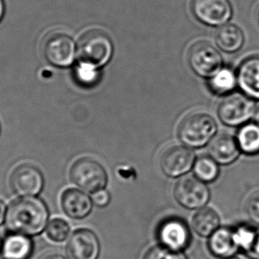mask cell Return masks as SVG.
Listing matches in <instances>:
<instances>
[{
    "mask_svg": "<svg viewBox=\"0 0 259 259\" xmlns=\"http://www.w3.org/2000/svg\"><path fill=\"white\" fill-rule=\"evenodd\" d=\"M49 210L46 202L34 196H24L12 202L7 212V226L15 234L34 236L47 226Z\"/></svg>",
    "mask_w": 259,
    "mask_h": 259,
    "instance_id": "obj_1",
    "label": "cell"
},
{
    "mask_svg": "<svg viewBox=\"0 0 259 259\" xmlns=\"http://www.w3.org/2000/svg\"><path fill=\"white\" fill-rule=\"evenodd\" d=\"M218 131L217 122L206 113H194L180 122L178 136L188 148H200L211 141Z\"/></svg>",
    "mask_w": 259,
    "mask_h": 259,
    "instance_id": "obj_2",
    "label": "cell"
},
{
    "mask_svg": "<svg viewBox=\"0 0 259 259\" xmlns=\"http://www.w3.org/2000/svg\"><path fill=\"white\" fill-rule=\"evenodd\" d=\"M113 50L111 38L101 29L87 30L80 36L77 43L80 60L95 65L98 68L110 61Z\"/></svg>",
    "mask_w": 259,
    "mask_h": 259,
    "instance_id": "obj_3",
    "label": "cell"
},
{
    "mask_svg": "<svg viewBox=\"0 0 259 259\" xmlns=\"http://www.w3.org/2000/svg\"><path fill=\"white\" fill-rule=\"evenodd\" d=\"M69 177L73 183L88 193L103 190L108 184V174L100 162L82 157L73 163Z\"/></svg>",
    "mask_w": 259,
    "mask_h": 259,
    "instance_id": "obj_4",
    "label": "cell"
},
{
    "mask_svg": "<svg viewBox=\"0 0 259 259\" xmlns=\"http://www.w3.org/2000/svg\"><path fill=\"white\" fill-rule=\"evenodd\" d=\"M188 64L198 76L210 78L221 69L223 60L219 50L211 44L199 41L189 49Z\"/></svg>",
    "mask_w": 259,
    "mask_h": 259,
    "instance_id": "obj_5",
    "label": "cell"
},
{
    "mask_svg": "<svg viewBox=\"0 0 259 259\" xmlns=\"http://www.w3.org/2000/svg\"><path fill=\"white\" fill-rule=\"evenodd\" d=\"M255 103L251 98L241 94L227 96L218 108L220 121L228 126H239L251 118L255 113Z\"/></svg>",
    "mask_w": 259,
    "mask_h": 259,
    "instance_id": "obj_6",
    "label": "cell"
},
{
    "mask_svg": "<svg viewBox=\"0 0 259 259\" xmlns=\"http://www.w3.org/2000/svg\"><path fill=\"white\" fill-rule=\"evenodd\" d=\"M191 10L198 21L211 27L225 25L233 15L229 0H192Z\"/></svg>",
    "mask_w": 259,
    "mask_h": 259,
    "instance_id": "obj_7",
    "label": "cell"
},
{
    "mask_svg": "<svg viewBox=\"0 0 259 259\" xmlns=\"http://www.w3.org/2000/svg\"><path fill=\"white\" fill-rule=\"evenodd\" d=\"M156 237L162 247L181 252L189 246L192 236L189 227L183 220L169 218L159 224Z\"/></svg>",
    "mask_w": 259,
    "mask_h": 259,
    "instance_id": "obj_8",
    "label": "cell"
},
{
    "mask_svg": "<svg viewBox=\"0 0 259 259\" xmlns=\"http://www.w3.org/2000/svg\"><path fill=\"white\" fill-rule=\"evenodd\" d=\"M43 53L46 59L52 64L67 67L74 61L76 45L71 36L66 33H51L44 41Z\"/></svg>",
    "mask_w": 259,
    "mask_h": 259,
    "instance_id": "obj_9",
    "label": "cell"
},
{
    "mask_svg": "<svg viewBox=\"0 0 259 259\" xmlns=\"http://www.w3.org/2000/svg\"><path fill=\"white\" fill-rule=\"evenodd\" d=\"M9 184L13 192L19 196H36L43 189L45 180L36 166L22 163L12 171Z\"/></svg>",
    "mask_w": 259,
    "mask_h": 259,
    "instance_id": "obj_10",
    "label": "cell"
},
{
    "mask_svg": "<svg viewBox=\"0 0 259 259\" xmlns=\"http://www.w3.org/2000/svg\"><path fill=\"white\" fill-rule=\"evenodd\" d=\"M174 196L180 205L189 209H199L209 202L210 192L204 182L197 178H185L179 181Z\"/></svg>",
    "mask_w": 259,
    "mask_h": 259,
    "instance_id": "obj_11",
    "label": "cell"
},
{
    "mask_svg": "<svg viewBox=\"0 0 259 259\" xmlns=\"http://www.w3.org/2000/svg\"><path fill=\"white\" fill-rule=\"evenodd\" d=\"M101 253V244L97 235L88 229L76 230L66 246L69 259H98Z\"/></svg>",
    "mask_w": 259,
    "mask_h": 259,
    "instance_id": "obj_12",
    "label": "cell"
},
{
    "mask_svg": "<svg viewBox=\"0 0 259 259\" xmlns=\"http://www.w3.org/2000/svg\"><path fill=\"white\" fill-rule=\"evenodd\" d=\"M195 162V155L189 148L174 146L166 149L160 161L166 176L178 178L188 172Z\"/></svg>",
    "mask_w": 259,
    "mask_h": 259,
    "instance_id": "obj_13",
    "label": "cell"
},
{
    "mask_svg": "<svg viewBox=\"0 0 259 259\" xmlns=\"http://www.w3.org/2000/svg\"><path fill=\"white\" fill-rule=\"evenodd\" d=\"M61 208L67 216L74 220H83L93 209V201L83 191L69 188L61 194Z\"/></svg>",
    "mask_w": 259,
    "mask_h": 259,
    "instance_id": "obj_14",
    "label": "cell"
},
{
    "mask_svg": "<svg viewBox=\"0 0 259 259\" xmlns=\"http://www.w3.org/2000/svg\"><path fill=\"white\" fill-rule=\"evenodd\" d=\"M238 85L245 95L259 100V55L241 62L237 73Z\"/></svg>",
    "mask_w": 259,
    "mask_h": 259,
    "instance_id": "obj_15",
    "label": "cell"
},
{
    "mask_svg": "<svg viewBox=\"0 0 259 259\" xmlns=\"http://www.w3.org/2000/svg\"><path fill=\"white\" fill-rule=\"evenodd\" d=\"M240 151L237 141L228 134H220L209 144V156L223 165L234 162L239 157Z\"/></svg>",
    "mask_w": 259,
    "mask_h": 259,
    "instance_id": "obj_16",
    "label": "cell"
},
{
    "mask_svg": "<svg viewBox=\"0 0 259 259\" xmlns=\"http://www.w3.org/2000/svg\"><path fill=\"white\" fill-rule=\"evenodd\" d=\"M209 250L212 255L221 258H228L235 255L240 249L234 236V229L221 227L215 231L208 241Z\"/></svg>",
    "mask_w": 259,
    "mask_h": 259,
    "instance_id": "obj_17",
    "label": "cell"
},
{
    "mask_svg": "<svg viewBox=\"0 0 259 259\" xmlns=\"http://www.w3.org/2000/svg\"><path fill=\"white\" fill-rule=\"evenodd\" d=\"M2 250L6 259H29L33 250L32 241L23 234H10L5 239Z\"/></svg>",
    "mask_w": 259,
    "mask_h": 259,
    "instance_id": "obj_18",
    "label": "cell"
},
{
    "mask_svg": "<svg viewBox=\"0 0 259 259\" xmlns=\"http://www.w3.org/2000/svg\"><path fill=\"white\" fill-rule=\"evenodd\" d=\"M217 45L227 53H235L244 44V34L235 24L223 25L217 33Z\"/></svg>",
    "mask_w": 259,
    "mask_h": 259,
    "instance_id": "obj_19",
    "label": "cell"
},
{
    "mask_svg": "<svg viewBox=\"0 0 259 259\" xmlns=\"http://www.w3.org/2000/svg\"><path fill=\"white\" fill-rule=\"evenodd\" d=\"M220 219L218 213L212 209L204 208L194 214L192 226L196 234L202 237H209L219 229Z\"/></svg>",
    "mask_w": 259,
    "mask_h": 259,
    "instance_id": "obj_20",
    "label": "cell"
},
{
    "mask_svg": "<svg viewBox=\"0 0 259 259\" xmlns=\"http://www.w3.org/2000/svg\"><path fill=\"white\" fill-rule=\"evenodd\" d=\"M236 141L240 150L245 155H259V125L254 122L241 126Z\"/></svg>",
    "mask_w": 259,
    "mask_h": 259,
    "instance_id": "obj_21",
    "label": "cell"
},
{
    "mask_svg": "<svg viewBox=\"0 0 259 259\" xmlns=\"http://www.w3.org/2000/svg\"><path fill=\"white\" fill-rule=\"evenodd\" d=\"M237 76L230 68H221L209 80L210 90L215 94L225 95L232 93L237 87Z\"/></svg>",
    "mask_w": 259,
    "mask_h": 259,
    "instance_id": "obj_22",
    "label": "cell"
},
{
    "mask_svg": "<svg viewBox=\"0 0 259 259\" xmlns=\"http://www.w3.org/2000/svg\"><path fill=\"white\" fill-rule=\"evenodd\" d=\"M194 172L195 177L202 182L211 183L218 179L220 168L218 162L211 157L202 156L194 162Z\"/></svg>",
    "mask_w": 259,
    "mask_h": 259,
    "instance_id": "obj_23",
    "label": "cell"
},
{
    "mask_svg": "<svg viewBox=\"0 0 259 259\" xmlns=\"http://www.w3.org/2000/svg\"><path fill=\"white\" fill-rule=\"evenodd\" d=\"M75 76L80 84L87 87H93L100 78V71L97 66L80 61L75 69Z\"/></svg>",
    "mask_w": 259,
    "mask_h": 259,
    "instance_id": "obj_24",
    "label": "cell"
},
{
    "mask_svg": "<svg viewBox=\"0 0 259 259\" xmlns=\"http://www.w3.org/2000/svg\"><path fill=\"white\" fill-rule=\"evenodd\" d=\"M69 224L62 219H54L51 220L47 227V237L51 241L55 242H61L64 241L69 236Z\"/></svg>",
    "mask_w": 259,
    "mask_h": 259,
    "instance_id": "obj_25",
    "label": "cell"
},
{
    "mask_svg": "<svg viewBox=\"0 0 259 259\" xmlns=\"http://www.w3.org/2000/svg\"><path fill=\"white\" fill-rule=\"evenodd\" d=\"M234 229V236L238 248L241 251L246 252L251 246L255 234V228L248 225H239Z\"/></svg>",
    "mask_w": 259,
    "mask_h": 259,
    "instance_id": "obj_26",
    "label": "cell"
},
{
    "mask_svg": "<svg viewBox=\"0 0 259 259\" xmlns=\"http://www.w3.org/2000/svg\"><path fill=\"white\" fill-rule=\"evenodd\" d=\"M144 259H187V257L182 252L174 251L162 246H155L146 253Z\"/></svg>",
    "mask_w": 259,
    "mask_h": 259,
    "instance_id": "obj_27",
    "label": "cell"
},
{
    "mask_svg": "<svg viewBox=\"0 0 259 259\" xmlns=\"http://www.w3.org/2000/svg\"><path fill=\"white\" fill-rule=\"evenodd\" d=\"M246 211L252 222L259 225V192H255L246 203Z\"/></svg>",
    "mask_w": 259,
    "mask_h": 259,
    "instance_id": "obj_28",
    "label": "cell"
},
{
    "mask_svg": "<svg viewBox=\"0 0 259 259\" xmlns=\"http://www.w3.org/2000/svg\"><path fill=\"white\" fill-rule=\"evenodd\" d=\"M93 202L97 207H106L110 202V194L104 189L96 192L93 196Z\"/></svg>",
    "mask_w": 259,
    "mask_h": 259,
    "instance_id": "obj_29",
    "label": "cell"
},
{
    "mask_svg": "<svg viewBox=\"0 0 259 259\" xmlns=\"http://www.w3.org/2000/svg\"><path fill=\"white\" fill-rule=\"evenodd\" d=\"M250 259H259V228H255V234L251 246L245 252Z\"/></svg>",
    "mask_w": 259,
    "mask_h": 259,
    "instance_id": "obj_30",
    "label": "cell"
},
{
    "mask_svg": "<svg viewBox=\"0 0 259 259\" xmlns=\"http://www.w3.org/2000/svg\"><path fill=\"white\" fill-rule=\"evenodd\" d=\"M7 207L5 202L0 200V226L4 223L5 220L7 218Z\"/></svg>",
    "mask_w": 259,
    "mask_h": 259,
    "instance_id": "obj_31",
    "label": "cell"
},
{
    "mask_svg": "<svg viewBox=\"0 0 259 259\" xmlns=\"http://www.w3.org/2000/svg\"><path fill=\"white\" fill-rule=\"evenodd\" d=\"M43 259H66L63 255H59V254H50L44 257Z\"/></svg>",
    "mask_w": 259,
    "mask_h": 259,
    "instance_id": "obj_32",
    "label": "cell"
},
{
    "mask_svg": "<svg viewBox=\"0 0 259 259\" xmlns=\"http://www.w3.org/2000/svg\"><path fill=\"white\" fill-rule=\"evenodd\" d=\"M253 119H254L255 123L259 125V108L255 109L254 115H253Z\"/></svg>",
    "mask_w": 259,
    "mask_h": 259,
    "instance_id": "obj_33",
    "label": "cell"
},
{
    "mask_svg": "<svg viewBox=\"0 0 259 259\" xmlns=\"http://www.w3.org/2000/svg\"><path fill=\"white\" fill-rule=\"evenodd\" d=\"M5 13V5L3 0H0V20L3 17Z\"/></svg>",
    "mask_w": 259,
    "mask_h": 259,
    "instance_id": "obj_34",
    "label": "cell"
},
{
    "mask_svg": "<svg viewBox=\"0 0 259 259\" xmlns=\"http://www.w3.org/2000/svg\"><path fill=\"white\" fill-rule=\"evenodd\" d=\"M256 20H257V23H258L259 25V9L258 11H257V14H256Z\"/></svg>",
    "mask_w": 259,
    "mask_h": 259,
    "instance_id": "obj_35",
    "label": "cell"
},
{
    "mask_svg": "<svg viewBox=\"0 0 259 259\" xmlns=\"http://www.w3.org/2000/svg\"><path fill=\"white\" fill-rule=\"evenodd\" d=\"M1 248H2V240H1V237H0V250H1Z\"/></svg>",
    "mask_w": 259,
    "mask_h": 259,
    "instance_id": "obj_36",
    "label": "cell"
},
{
    "mask_svg": "<svg viewBox=\"0 0 259 259\" xmlns=\"http://www.w3.org/2000/svg\"><path fill=\"white\" fill-rule=\"evenodd\" d=\"M223 259H239L237 257H228V258H223Z\"/></svg>",
    "mask_w": 259,
    "mask_h": 259,
    "instance_id": "obj_37",
    "label": "cell"
},
{
    "mask_svg": "<svg viewBox=\"0 0 259 259\" xmlns=\"http://www.w3.org/2000/svg\"><path fill=\"white\" fill-rule=\"evenodd\" d=\"M0 131H1V125H0Z\"/></svg>",
    "mask_w": 259,
    "mask_h": 259,
    "instance_id": "obj_38",
    "label": "cell"
}]
</instances>
